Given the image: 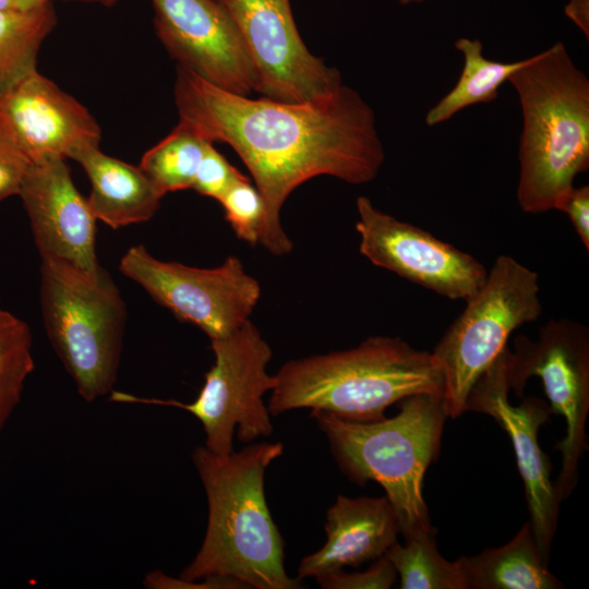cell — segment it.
Returning a JSON list of instances; mask_svg holds the SVG:
<instances>
[{"instance_id": "cell-8", "label": "cell", "mask_w": 589, "mask_h": 589, "mask_svg": "<svg viewBox=\"0 0 589 589\" xmlns=\"http://www.w3.org/2000/svg\"><path fill=\"white\" fill-rule=\"evenodd\" d=\"M214 363L197 397L190 404L112 390L116 402L171 406L193 414L205 433V447L220 456L233 452V435L243 443L269 436L273 423L263 397L276 377L266 366L273 351L251 320L221 338L211 340Z\"/></svg>"}, {"instance_id": "cell-32", "label": "cell", "mask_w": 589, "mask_h": 589, "mask_svg": "<svg viewBox=\"0 0 589 589\" xmlns=\"http://www.w3.org/2000/svg\"><path fill=\"white\" fill-rule=\"evenodd\" d=\"M53 0H19L20 11H31L51 3Z\"/></svg>"}, {"instance_id": "cell-6", "label": "cell", "mask_w": 589, "mask_h": 589, "mask_svg": "<svg viewBox=\"0 0 589 589\" xmlns=\"http://www.w3.org/2000/svg\"><path fill=\"white\" fill-rule=\"evenodd\" d=\"M40 305L49 341L81 397L92 402L110 394L127 321L125 303L111 276L103 267L91 275L43 259Z\"/></svg>"}, {"instance_id": "cell-29", "label": "cell", "mask_w": 589, "mask_h": 589, "mask_svg": "<svg viewBox=\"0 0 589 589\" xmlns=\"http://www.w3.org/2000/svg\"><path fill=\"white\" fill-rule=\"evenodd\" d=\"M143 585L151 589H248L243 582L228 576H211L187 581L179 577H170L160 570L147 574Z\"/></svg>"}, {"instance_id": "cell-19", "label": "cell", "mask_w": 589, "mask_h": 589, "mask_svg": "<svg viewBox=\"0 0 589 589\" xmlns=\"http://www.w3.org/2000/svg\"><path fill=\"white\" fill-rule=\"evenodd\" d=\"M467 589H562L548 568L529 521L506 544L458 558Z\"/></svg>"}, {"instance_id": "cell-11", "label": "cell", "mask_w": 589, "mask_h": 589, "mask_svg": "<svg viewBox=\"0 0 589 589\" xmlns=\"http://www.w3.org/2000/svg\"><path fill=\"white\" fill-rule=\"evenodd\" d=\"M235 21L264 97L302 103L339 88L338 70L303 43L290 0H219Z\"/></svg>"}, {"instance_id": "cell-15", "label": "cell", "mask_w": 589, "mask_h": 589, "mask_svg": "<svg viewBox=\"0 0 589 589\" xmlns=\"http://www.w3.org/2000/svg\"><path fill=\"white\" fill-rule=\"evenodd\" d=\"M19 196L43 259L64 262L96 275V217L74 185L67 159L49 157L32 163Z\"/></svg>"}, {"instance_id": "cell-27", "label": "cell", "mask_w": 589, "mask_h": 589, "mask_svg": "<svg viewBox=\"0 0 589 589\" xmlns=\"http://www.w3.org/2000/svg\"><path fill=\"white\" fill-rule=\"evenodd\" d=\"M315 579L324 589H388L396 582L397 573L383 555L364 572L346 573L339 569Z\"/></svg>"}, {"instance_id": "cell-1", "label": "cell", "mask_w": 589, "mask_h": 589, "mask_svg": "<svg viewBox=\"0 0 589 589\" xmlns=\"http://www.w3.org/2000/svg\"><path fill=\"white\" fill-rule=\"evenodd\" d=\"M173 92L179 121L212 143L228 144L251 172L265 205L262 245L274 255L292 250L280 211L299 185L317 176L364 184L384 164L372 108L344 84L302 103L252 99L178 65Z\"/></svg>"}, {"instance_id": "cell-4", "label": "cell", "mask_w": 589, "mask_h": 589, "mask_svg": "<svg viewBox=\"0 0 589 589\" xmlns=\"http://www.w3.org/2000/svg\"><path fill=\"white\" fill-rule=\"evenodd\" d=\"M275 377L267 406L273 416L306 408L372 422L409 396H443V376L432 352L390 336H372L347 350L290 360Z\"/></svg>"}, {"instance_id": "cell-31", "label": "cell", "mask_w": 589, "mask_h": 589, "mask_svg": "<svg viewBox=\"0 0 589 589\" xmlns=\"http://www.w3.org/2000/svg\"><path fill=\"white\" fill-rule=\"evenodd\" d=\"M566 16L589 39V0H568L564 8Z\"/></svg>"}, {"instance_id": "cell-24", "label": "cell", "mask_w": 589, "mask_h": 589, "mask_svg": "<svg viewBox=\"0 0 589 589\" xmlns=\"http://www.w3.org/2000/svg\"><path fill=\"white\" fill-rule=\"evenodd\" d=\"M28 325L0 309V432L19 405L25 382L34 370Z\"/></svg>"}, {"instance_id": "cell-30", "label": "cell", "mask_w": 589, "mask_h": 589, "mask_svg": "<svg viewBox=\"0 0 589 589\" xmlns=\"http://www.w3.org/2000/svg\"><path fill=\"white\" fill-rule=\"evenodd\" d=\"M555 209L569 217L581 243L589 251V187L574 185L562 196Z\"/></svg>"}, {"instance_id": "cell-13", "label": "cell", "mask_w": 589, "mask_h": 589, "mask_svg": "<svg viewBox=\"0 0 589 589\" xmlns=\"http://www.w3.org/2000/svg\"><path fill=\"white\" fill-rule=\"evenodd\" d=\"M508 349L507 346L474 382L467 399V411L492 417L508 434L525 485L529 525L542 560L549 565L561 500L551 480V462L539 445L538 433L550 420L552 411L550 404L536 396L525 397L517 406L509 402Z\"/></svg>"}, {"instance_id": "cell-18", "label": "cell", "mask_w": 589, "mask_h": 589, "mask_svg": "<svg viewBox=\"0 0 589 589\" xmlns=\"http://www.w3.org/2000/svg\"><path fill=\"white\" fill-rule=\"evenodd\" d=\"M91 182L87 197L96 217L112 229L149 220L164 193L137 166L104 154L99 146L79 153L74 159Z\"/></svg>"}, {"instance_id": "cell-34", "label": "cell", "mask_w": 589, "mask_h": 589, "mask_svg": "<svg viewBox=\"0 0 589 589\" xmlns=\"http://www.w3.org/2000/svg\"><path fill=\"white\" fill-rule=\"evenodd\" d=\"M74 1H82V2H88V3H97L105 7H111L116 4L120 0H74Z\"/></svg>"}, {"instance_id": "cell-22", "label": "cell", "mask_w": 589, "mask_h": 589, "mask_svg": "<svg viewBox=\"0 0 589 589\" xmlns=\"http://www.w3.org/2000/svg\"><path fill=\"white\" fill-rule=\"evenodd\" d=\"M436 530L418 531L396 541L386 552L400 578L401 589H467L461 566L456 560L449 562L438 552Z\"/></svg>"}, {"instance_id": "cell-10", "label": "cell", "mask_w": 589, "mask_h": 589, "mask_svg": "<svg viewBox=\"0 0 589 589\" xmlns=\"http://www.w3.org/2000/svg\"><path fill=\"white\" fill-rule=\"evenodd\" d=\"M119 269L178 320L199 327L209 340L227 336L249 321L261 297L259 281L233 255L218 267L199 268L160 261L139 244L124 253Z\"/></svg>"}, {"instance_id": "cell-17", "label": "cell", "mask_w": 589, "mask_h": 589, "mask_svg": "<svg viewBox=\"0 0 589 589\" xmlns=\"http://www.w3.org/2000/svg\"><path fill=\"white\" fill-rule=\"evenodd\" d=\"M325 532L324 545L301 560L299 580L375 561L397 541L400 530L386 496L338 495L327 510Z\"/></svg>"}, {"instance_id": "cell-12", "label": "cell", "mask_w": 589, "mask_h": 589, "mask_svg": "<svg viewBox=\"0 0 589 589\" xmlns=\"http://www.w3.org/2000/svg\"><path fill=\"white\" fill-rule=\"evenodd\" d=\"M356 205L359 250L372 264L450 300L467 301L485 281L488 269L471 254L377 209L366 196Z\"/></svg>"}, {"instance_id": "cell-33", "label": "cell", "mask_w": 589, "mask_h": 589, "mask_svg": "<svg viewBox=\"0 0 589 589\" xmlns=\"http://www.w3.org/2000/svg\"><path fill=\"white\" fill-rule=\"evenodd\" d=\"M0 11H20L19 0H0Z\"/></svg>"}, {"instance_id": "cell-2", "label": "cell", "mask_w": 589, "mask_h": 589, "mask_svg": "<svg viewBox=\"0 0 589 589\" xmlns=\"http://www.w3.org/2000/svg\"><path fill=\"white\" fill-rule=\"evenodd\" d=\"M284 453L281 443L262 442L226 456L199 446L192 459L207 497V527L187 581L228 576L248 589H298L284 565V540L266 503V468Z\"/></svg>"}, {"instance_id": "cell-23", "label": "cell", "mask_w": 589, "mask_h": 589, "mask_svg": "<svg viewBox=\"0 0 589 589\" xmlns=\"http://www.w3.org/2000/svg\"><path fill=\"white\" fill-rule=\"evenodd\" d=\"M208 143L212 142L179 121L165 139L144 153L139 167L164 194L192 189Z\"/></svg>"}, {"instance_id": "cell-3", "label": "cell", "mask_w": 589, "mask_h": 589, "mask_svg": "<svg viewBox=\"0 0 589 589\" xmlns=\"http://www.w3.org/2000/svg\"><path fill=\"white\" fill-rule=\"evenodd\" d=\"M508 82L522 117L517 202L527 214L545 213L589 167V80L556 41Z\"/></svg>"}, {"instance_id": "cell-7", "label": "cell", "mask_w": 589, "mask_h": 589, "mask_svg": "<svg viewBox=\"0 0 589 589\" xmlns=\"http://www.w3.org/2000/svg\"><path fill=\"white\" fill-rule=\"evenodd\" d=\"M465 302L432 351L452 419L467 411L474 382L507 347L513 332L543 312L538 274L505 254L495 259L481 288Z\"/></svg>"}, {"instance_id": "cell-28", "label": "cell", "mask_w": 589, "mask_h": 589, "mask_svg": "<svg viewBox=\"0 0 589 589\" xmlns=\"http://www.w3.org/2000/svg\"><path fill=\"white\" fill-rule=\"evenodd\" d=\"M31 160L0 119V201L19 195Z\"/></svg>"}, {"instance_id": "cell-14", "label": "cell", "mask_w": 589, "mask_h": 589, "mask_svg": "<svg viewBox=\"0 0 589 589\" xmlns=\"http://www.w3.org/2000/svg\"><path fill=\"white\" fill-rule=\"evenodd\" d=\"M156 35L168 53L227 92H255L254 70L231 15L219 0H149Z\"/></svg>"}, {"instance_id": "cell-20", "label": "cell", "mask_w": 589, "mask_h": 589, "mask_svg": "<svg viewBox=\"0 0 589 589\" xmlns=\"http://www.w3.org/2000/svg\"><path fill=\"white\" fill-rule=\"evenodd\" d=\"M455 48L464 58L462 71L456 85L426 112L428 127L448 121L469 106L495 100L500 87L529 61V58L514 62L486 59L480 39L460 37L455 41Z\"/></svg>"}, {"instance_id": "cell-16", "label": "cell", "mask_w": 589, "mask_h": 589, "mask_svg": "<svg viewBox=\"0 0 589 589\" xmlns=\"http://www.w3.org/2000/svg\"><path fill=\"white\" fill-rule=\"evenodd\" d=\"M0 119L31 163L74 159L101 140L87 108L37 70L0 98Z\"/></svg>"}, {"instance_id": "cell-25", "label": "cell", "mask_w": 589, "mask_h": 589, "mask_svg": "<svg viewBox=\"0 0 589 589\" xmlns=\"http://www.w3.org/2000/svg\"><path fill=\"white\" fill-rule=\"evenodd\" d=\"M218 202L236 236L251 245H262L266 233L265 205L249 178L237 180Z\"/></svg>"}, {"instance_id": "cell-26", "label": "cell", "mask_w": 589, "mask_h": 589, "mask_svg": "<svg viewBox=\"0 0 589 589\" xmlns=\"http://www.w3.org/2000/svg\"><path fill=\"white\" fill-rule=\"evenodd\" d=\"M245 177L208 143L192 189L203 196L219 201L224 193L239 179Z\"/></svg>"}, {"instance_id": "cell-35", "label": "cell", "mask_w": 589, "mask_h": 589, "mask_svg": "<svg viewBox=\"0 0 589 589\" xmlns=\"http://www.w3.org/2000/svg\"><path fill=\"white\" fill-rule=\"evenodd\" d=\"M426 0H398V2L400 4H404V5H408V4H413V3H421V2H424Z\"/></svg>"}, {"instance_id": "cell-9", "label": "cell", "mask_w": 589, "mask_h": 589, "mask_svg": "<svg viewBox=\"0 0 589 589\" xmlns=\"http://www.w3.org/2000/svg\"><path fill=\"white\" fill-rule=\"evenodd\" d=\"M507 376L510 390L519 397L527 382L539 377L552 413L565 420V436L556 445L562 466L554 481L562 502L576 489L579 462L588 450V327L570 318H552L540 327L534 339L517 336L514 349H508Z\"/></svg>"}, {"instance_id": "cell-5", "label": "cell", "mask_w": 589, "mask_h": 589, "mask_svg": "<svg viewBox=\"0 0 589 589\" xmlns=\"http://www.w3.org/2000/svg\"><path fill=\"white\" fill-rule=\"evenodd\" d=\"M399 412L372 422L311 411L341 471L354 483L377 482L385 491L404 538L433 528L422 494L425 471L437 458L447 418L443 396L417 394Z\"/></svg>"}, {"instance_id": "cell-21", "label": "cell", "mask_w": 589, "mask_h": 589, "mask_svg": "<svg viewBox=\"0 0 589 589\" xmlns=\"http://www.w3.org/2000/svg\"><path fill=\"white\" fill-rule=\"evenodd\" d=\"M57 24L51 3L31 11H0V98L37 70V56Z\"/></svg>"}]
</instances>
